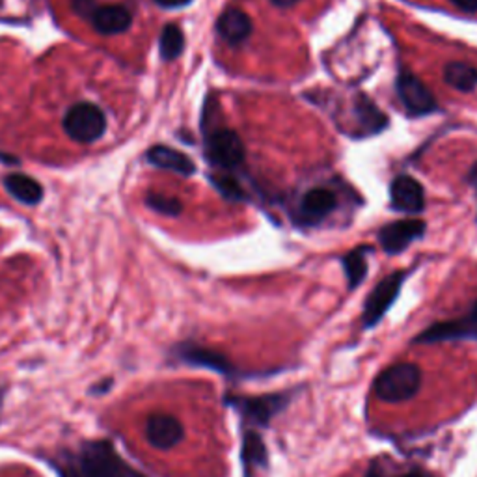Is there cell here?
I'll return each mask as SVG.
<instances>
[{
    "mask_svg": "<svg viewBox=\"0 0 477 477\" xmlns=\"http://www.w3.org/2000/svg\"><path fill=\"white\" fill-rule=\"evenodd\" d=\"M421 388V370L411 362H400L386 368L373 384L375 395L384 403H403Z\"/></svg>",
    "mask_w": 477,
    "mask_h": 477,
    "instance_id": "cell-1",
    "label": "cell"
},
{
    "mask_svg": "<svg viewBox=\"0 0 477 477\" xmlns=\"http://www.w3.org/2000/svg\"><path fill=\"white\" fill-rule=\"evenodd\" d=\"M126 466L110 442H90L78 455L73 470H62V477H122Z\"/></svg>",
    "mask_w": 477,
    "mask_h": 477,
    "instance_id": "cell-2",
    "label": "cell"
},
{
    "mask_svg": "<svg viewBox=\"0 0 477 477\" xmlns=\"http://www.w3.org/2000/svg\"><path fill=\"white\" fill-rule=\"evenodd\" d=\"M64 131L75 142L92 144L107 131V117L94 103H76L64 116Z\"/></svg>",
    "mask_w": 477,
    "mask_h": 477,
    "instance_id": "cell-3",
    "label": "cell"
},
{
    "mask_svg": "<svg viewBox=\"0 0 477 477\" xmlns=\"http://www.w3.org/2000/svg\"><path fill=\"white\" fill-rule=\"evenodd\" d=\"M206 133V155L208 161L224 170L229 172L243 165L245 161V144L235 131L228 127H211L204 129Z\"/></svg>",
    "mask_w": 477,
    "mask_h": 477,
    "instance_id": "cell-4",
    "label": "cell"
},
{
    "mask_svg": "<svg viewBox=\"0 0 477 477\" xmlns=\"http://www.w3.org/2000/svg\"><path fill=\"white\" fill-rule=\"evenodd\" d=\"M407 270H397L386 276L381 284L375 286V289L370 293L366 304H364V329H373L377 323H381L386 311L393 306V302L400 297L403 284L407 280Z\"/></svg>",
    "mask_w": 477,
    "mask_h": 477,
    "instance_id": "cell-5",
    "label": "cell"
},
{
    "mask_svg": "<svg viewBox=\"0 0 477 477\" xmlns=\"http://www.w3.org/2000/svg\"><path fill=\"white\" fill-rule=\"evenodd\" d=\"M395 90L409 116L420 117L439 110V105H436V99L425 83H421L414 73L407 69H401L400 75H397Z\"/></svg>",
    "mask_w": 477,
    "mask_h": 477,
    "instance_id": "cell-6",
    "label": "cell"
},
{
    "mask_svg": "<svg viewBox=\"0 0 477 477\" xmlns=\"http://www.w3.org/2000/svg\"><path fill=\"white\" fill-rule=\"evenodd\" d=\"M423 235H425L423 220L405 218L381 228L379 243L386 254H401Z\"/></svg>",
    "mask_w": 477,
    "mask_h": 477,
    "instance_id": "cell-7",
    "label": "cell"
},
{
    "mask_svg": "<svg viewBox=\"0 0 477 477\" xmlns=\"http://www.w3.org/2000/svg\"><path fill=\"white\" fill-rule=\"evenodd\" d=\"M391 208L400 213L418 215L425 209V192L418 179L411 176L395 178L390 185Z\"/></svg>",
    "mask_w": 477,
    "mask_h": 477,
    "instance_id": "cell-8",
    "label": "cell"
},
{
    "mask_svg": "<svg viewBox=\"0 0 477 477\" xmlns=\"http://www.w3.org/2000/svg\"><path fill=\"white\" fill-rule=\"evenodd\" d=\"M229 401L250 421L267 425L274 414H278L288 405V395L272 393L261 397H231Z\"/></svg>",
    "mask_w": 477,
    "mask_h": 477,
    "instance_id": "cell-9",
    "label": "cell"
},
{
    "mask_svg": "<svg viewBox=\"0 0 477 477\" xmlns=\"http://www.w3.org/2000/svg\"><path fill=\"white\" fill-rule=\"evenodd\" d=\"M185 436L183 423L170 414H155L146 423V439L155 450H172Z\"/></svg>",
    "mask_w": 477,
    "mask_h": 477,
    "instance_id": "cell-10",
    "label": "cell"
},
{
    "mask_svg": "<svg viewBox=\"0 0 477 477\" xmlns=\"http://www.w3.org/2000/svg\"><path fill=\"white\" fill-rule=\"evenodd\" d=\"M254 30L252 19L247 12L238 8H228L217 19V32L229 46H241Z\"/></svg>",
    "mask_w": 477,
    "mask_h": 477,
    "instance_id": "cell-11",
    "label": "cell"
},
{
    "mask_svg": "<svg viewBox=\"0 0 477 477\" xmlns=\"http://www.w3.org/2000/svg\"><path fill=\"white\" fill-rule=\"evenodd\" d=\"M338 206L336 194L329 188H311L308 190L299 206V213L304 224L311 226L327 218Z\"/></svg>",
    "mask_w": 477,
    "mask_h": 477,
    "instance_id": "cell-12",
    "label": "cell"
},
{
    "mask_svg": "<svg viewBox=\"0 0 477 477\" xmlns=\"http://www.w3.org/2000/svg\"><path fill=\"white\" fill-rule=\"evenodd\" d=\"M178 356L183 362L198 368H206L222 375H231L233 373V364L228 360V358L213 349L200 347V345H192L185 343L178 349Z\"/></svg>",
    "mask_w": 477,
    "mask_h": 477,
    "instance_id": "cell-13",
    "label": "cell"
},
{
    "mask_svg": "<svg viewBox=\"0 0 477 477\" xmlns=\"http://www.w3.org/2000/svg\"><path fill=\"white\" fill-rule=\"evenodd\" d=\"M88 21L99 34L116 36V34H124L131 28L133 15L126 6H119V5L99 6L97 5V8L92 12Z\"/></svg>",
    "mask_w": 477,
    "mask_h": 477,
    "instance_id": "cell-14",
    "label": "cell"
},
{
    "mask_svg": "<svg viewBox=\"0 0 477 477\" xmlns=\"http://www.w3.org/2000/svg\"><path fill=\"white\" fill-rule=\"evenodd\" d=\"M146 157H147V163L153 165L155 168L176 172L179 176H192L196 172V165L185 153L168 146H153Z\"/></svg>",
    "mask_w": 477,
    "mask_h": 477,
    "instance_id": "cell-15",
    "label": "cell"
},
{
    "mask_svg": "<svg viewBox=\"0 0 477 477\" xmlns=\"http://www.w3.org/2000/svg\"><path fill=\"white\" fill-rule=\"evenodd\" d=\"M354 117L358 127L362 129V135L371 137L386 129L388 126V117L384 112L368 97V96H358L352 105Z\"/></svg>",
    "mask_w": 477,
    "mask_h": 477,
    "instance_id": "cell-16",
    "label": "cell"
},
{
    "mask_svg": "<svg viewBox=\"0 0 477 477\" xmlns=\"http://www.w3.org/2000/svg\"><path fill=\"white\" fill-rule=\"evenodd\" d=\"M3 183H5V188L21 204L36 206L42 202V198H44L42 185L25 174H10L3 179Z\"/></svg>",
    "mask_w": 477,
    "mask_h": 477,
    "instance_id": "cell-17",
    "label": "cell"
},
{
    "mask_svg": "<svg viewBox=\"0 0 477 477\" xmlns=\"http://www.w3.org/2000/svg\"><path fill=\"white\" fill-rule=\"evenodd\" d=\"M371 252H373L371 247L362 245L341 258V265H343L345 278H347V288L350 291L364 282V278L368 274V254Z\"/></svg>",
    "mask_w": 477,
    "mask_h": 477,
    "instance_id": "cell-18",
    "label": "cell"
},
{
    "mask_svg": "<svg viewBox=\"0 0 477 477\" xmlns=\"http://www.w3.org/2000/svg\"><path fill=\"white\" fill-rule=\"evenodd\" d=\"M444 81L457 92L470 94L477 88V67L464 62H452L444 69Z\"/></svg>",
    "mask_w": 477,
    "mask_h": 477,
    "instance_id": "cell-19",
    "label": "cell"
},
{
    "mask_svg": "<svg viewBox=\"0 0 477 477\" xmlns=\"http://www.w3.org/2000/svg\"><path fill=\"white\" fill-rule=\"evenodd\" d=\"M243 462H245V470L249 472V475L261 466H267L269 462V453L265 448V442L261 436L256 431H249L243 436Z\"/></svg>",
    "mask_w": 477,
    "mask_h": 477,
    "instance_id": "cell-20",
    "label": "cell"
},
{
    "mask_svg": "<svg viewBox=\"0 0 477 477\" xmlns=\"http://www.w3.org/2000/svg\"><path fill=\"white\" fill-rule=\"evenodd\" d=\"M185 49V36L178 25H167L158 39V51L163 60H176Z\"/></svg>",
    "mask_w": 477,
    "mask_h": 477,
    "instance_id": "cell-21",
    "label": "cell"
},
{
    "mask_svg": "<svg viewBox=\"0 0 477 477\" xmlns=\"http://www.w3.org/2000/svg\"><path fill=\"white\" fill-rule=\"evenodd\" d=\"M209 179H211L213 187L226 198L228 202H243L247 198L243 187L238 185V181L231 174L218 172V174H213Z\"/></svg>",
    "mask_w": 477,
    "mask_h": 477,
    "instance_id": "cell-22",
    "label": "cell"
},
{
    "mask_svg": "<svg viewBox=\"0 0 477 477\" xmlns=\"http://www.w3.org/2000/svg\"><path fill=\"white\" fill-rule=\"evenodd\" d=\"M146 204L147 208H151L155 213L158 215H165V217H179L183 213V206L178 200V198L172 196H165V194H157V192H149L146 196Z\"/></svg>",
    "mask_w": 477,
    "mask_h": 477,
    "instance_id": "cell-23",
    "label": "cell"
},
{
    "mask_svg": "<svg viewBox=\"0 0 477 477\" xmlns=\"http://www.w3.org/2000/svg\"><path fill=\"white\" fill-rule=\"evenodd\" d=\"M71 6L75 10V14H78L85 19H90L92 12L97 8L96 0H71Z\"/></svg>",
    "mask_w": 477,
    "mask_h": 477,
    "instance_id": "cell-24",
    "label": "cell"
},
{
    "mask_svg": "<svg viewBox=\"0 0 477 477\" xmlns=\"http://www.w3.org/2000/svg\"><path fill=\"white\" fill-rule=\"evenodd\" d=\"M192 3V0H155L157 6H161L165 10H178V8H185Z\"/></svg>",
    "mask_w": 477,
    "mask_h": 477,
    "instance_id": "cell-25",
    "label": "cell"
},
{
    "mask_svg": "<svg viewBox=\"0 0 477 477\" xmlns=\"http://www.w3.org/2000/svg\"><path fill=\"white\" fill-rule=\"evenodd\" d=\"M450 3L464 14H477V0H450Z\"/></svg>",
    "mask_w": 477,
    "mask_h": 477,
    "instance_id": "cell-26",
    "label": "cell"
},
{
    "mask_svg": "<svg viewBox=\"0 0 477 477\" xmlns=\"http://www.w3.org/2000/svg\"><path fill=\"white\" fill-rule=\"evenodd\" d=\"M464 323H466V329H468V338L477 336V304L473 306L468 320H464Z\"/></svg>",
    "mask_w": 477,
    "mask_h": 477,
    "instance_id": "cell-27",
    "label": "cell"
},
{
    "mask_svg": "<svg viewBox=\"0 0 477 477\" xmlns=\"http://www.w3.org/2000/svg\"><path fill=\"white\" fill-rule=\"evenodd\" d=\"M270 3L276 6V8H282V10H288V8H293L295 5H299L300 0H270Z\"/></svg>",
    "mask_w": 477,
    "mask_h": 477,
    "instance_id": "cell-28",
    "label": "cell"
},
{
    "mask_svg": "<svg viewBox=\"0 0 477 477\" xmlns=\"http://www.w3.org/2000/svg\"><path fill=\"white\" fill-rule=\"evenodd\" d=\"M466 181L470 187H473L477 190V163L468 170V176H466Z\"/></svg>",
    "mask_w": 477,
    "mask_h": 477,
    "instance_id": "cell-29",
    "label": "cell"
},
{
    "mask_svg": "<svg viewBox=\"0 0 477 477\" xmlns=\"http://www.w3.org/2000/svg\"><path fill=\"white\" fill-rule=\"evenodd\" d=\"M364 477H384V473H382V470H381L379 464H371Z\"/></svg>",
    "mask_w": 477,
    "mask_h": 477,
    "instance_id": "cell-30",
    "label": "cell"
},
{
    "mask_svg": "<svg viewBox=\"0 0 477 477\" xmlns=\"http://www.w3.org/2000/svg\"><path fill=\"white\" fill-rule=\"evenodd\" d=\"M400 477H425L421 472H418V470H414V472H409V473H403V475H400Z\"/></svg>",
    "mask_w": 477,
    "mask_h": 477,
    "instance_id": "cell-31",
    "label": "cell"
},
{
    "mask_svg": "<svg viewBox=\"0 0 477 477\" xmlns=\"http://www.w3.org/2000/svg\"><path fill=\"white\" fill-rule=\"evenodd\" d=\"M0 407H3V391H0Z\"/></svg>",
    "mask_w": 477,
    "mask_h": 477,
    "instance_id": "cell-32",
    "label": "cell"
}]
</instances>
